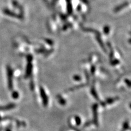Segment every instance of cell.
<instances>
[{
	"label": "cell",
	"instance_id": "1",
	"mask_svg": "<svg viewBox=\"0 0 131 131\" xmlns=\"http://www.w3.org/2000/svg\"><path fill=\"white\" fill-rule=\"evenodd\" d=\"M7 74H8V86L10 89L12 88V84H11V78L12 76V71L9 67H7Z\"/></svg>",
	"mask_w": 131,
	"mask_h": 131
}]
</instances>
